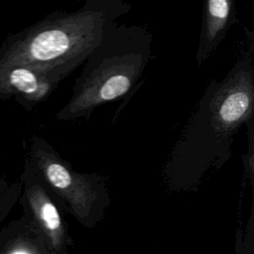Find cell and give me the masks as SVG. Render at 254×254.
<instances>
[{"label": "cell", "mask_w": 254, "mask_h": 254, "mask_svg": "<svg viewBox=\"0 0 254 254\" xmlns=\"http://www.w3.org/2000/svg\"><path fill=\"white\" fill-rule=\"evenodd\" d=\"M238 22L233 0L204 1L202 22L195 55L198 66H201L217 50L232 25Z\"/></svg>", "instance_id": "obj_6"}, {"label": "cell", "mask_w": 254, "mask_h": 254, "mask_svg": "<svg viewBox=\"0 0 254 254\" xmlns=\"http://www.w3.org/2000/svg\"><path fill=\"white\" fill-rule=\"evenodd\" d=\"M152 44V33L145 27L117 23L110 28L83 63L70 98L56 119H88L99 106L126 96L143 76Z\"/></svg>", "instance_id": "obj_3"}, {"label": "cell", "mask_w": 254, "mask_h": 254, "mask_svg": "<svg viewBox=\"0 0 254 254\" xmlns=\"http://www.w3.org/2000/svg\"><path fill=\"white\" fill-rule=\"evenodd\" d=\"M57 200L82 221L95 219L108 205L107 180L98 173H79L44 138L30 139L27 158Z\"/></svg>", "instance_id": "obj_4"}, {"label": "cell", "mask_w": 254, "mask_h": 254, "mask_svg": "<svg viewBox=\"0 0 254 254\" xmlns=\"http://www.w3.org/2000/svg\"><path fill=\"white\" fill-rule=\"evenodd\" d=\"M23 190V182L19 180L13 183L0 182V223L6 218L16 201L20 198Z\"/></svg>", "instance_id": "obj_8"}, {"label": "cell", "mask_w": 254, "mask_h": 254, "mask_svg": "<svg viewBox=\"0 0 254 254\" xmlns=\"http://www.w3.org/2000/svg\"><path fill=\"white\" fill-rule=\"evenodd\" d=\"M43 233L31 216L24 210V215L10 221L0 231V254H38L36 238Z\"/></svg>", "instance_id": "obj_7"}, {"label": "cell", "mask_w": 254, "mask_h": 254, "mask_svg": "<svg viewBox=\"0 0 254 254\" xmlns=\"http://www.w3.org/2000/svg\"><path fill=\"white\" fill-rule=\"evenodd\" d=\"M60 82L56 77L24 65H7L0 68V97H13L32 108L46 100Z\"/></svg>", "instance_id": "obj_5"}, {"label": "cell", "mask_w": 254, "mask_h": 254, "mask_svg": "<svg viewBox=\"0 0 254 254\" xmlns=\"http://www.w3.org/2000/svg\"><path fill=\"white\" fill-rule=\"evenodd\" d=\"M247 148L245 154L242 156L243 167L247 178L249 179L251 187L254 183V118L250 119L247 123Z\"/></svg>", "instance_id": "obj_9"}, {"label": "cell", "mask_w": 254, "mask_h": 254, "mask_svg": "<svg viewBox=\"0 0 254 254\" xmlns=\"http://www.w3.org/2000/svg\"><path fill=\"white\" fill-rule=\"evenodd\" d=\"M131 8L122 0H86L73 12L49 14L3 42L0 68L24 65L62 81L86 61L104 34Z\"/></svg>", "instance_id": "obj_2"}, {"label": "cell", "mask_w": 254, "mask_h": 254, "mask_svg": "<svg viewBox=\"0 0 254 254\" xmlns=\"http://www.w3.org/2000/svg\"><path fill=\"white\" fill-rule=\"evenodd\" d=\"M253 43L221 79L212 78L162 170L169 190H197L231 158L239 129L254 114Z\"/></svg>", "instance_id": "obj_1"}]
</instances>
